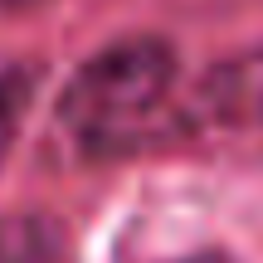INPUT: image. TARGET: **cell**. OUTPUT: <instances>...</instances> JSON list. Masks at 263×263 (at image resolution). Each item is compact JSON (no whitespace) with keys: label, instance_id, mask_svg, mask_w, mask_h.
I'll list each match as a JSON object with an SVG mask.
<instances>
[{"label":"cell","instance_id":"obj_5","mask_svg":"<svg viewBox=\"0 0 263 263\" xmlns=\"http://www.w3.org/2000/svg\"><path fill=\"white\" fill-rule=\"evenodd\" d=\"M166 263H239V258H229L224 249H195V254H180V258H166Z\"/></svg>","mask_w":263,"mask_h":263},{"label":"cell","instance_id":"obj_1","mask_svg":"<svg viewBox=\"0 0 263 263\" xmlns=\"http://www.w3.org/2000/svg\"><path fill=\"white\" fill-rule=\"evenodd\" d=\"M176 49L166 39H117L103 54H93L68 88L59 93V132L83 156H122L141 146L156 132V122L171 112L176 98Z\"/></svg>","mask_w":263,"mask_h":263},{"label":"cell","instance_id":"obj_4","mask_svg":"<svg viewBox=\"0 0 263 263\" xmlns=\"http://www.w3.org/2000/svg\"><path fill=\"white\" fill-rule=\"evenodd\" d=\"M29 98H34V73L29 68H0V161H5L10 141L29 112Z\"/></svg>","mask_w":263,"mask_h":263},{"label":"cell","instance_id":"obj_3","mask_svg":"<svg viewBox=\"0 0 263 263\" xmlns=\"http://www.w3.org/2000/svg\"><path fill=\"white\" fill-rule=\"evenodd\" d=\"M68 239L59 229V219L25 210V215L0 219V263H64Z\"/></svg>","mask_w":263,"mask_h":263},{"label":"cell","instance_id":"obj_2","mask_svg":"<svg viewBox=\"0 0 263 263\" xmlns=\"http://www.w3.org/2000/svg\"><path fill=\"white\" fill-rule=\"evenodd\" d=\"M190 117L200 127H215V132L263 137V49L219 59L195 83Z\"/></svg>","mask_w":263,"mask_h":263}]
</instances>
